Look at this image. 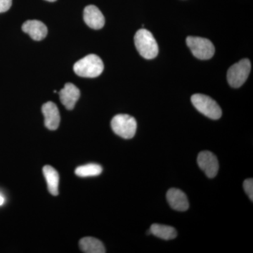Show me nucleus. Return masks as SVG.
<instances>
[{"instance_id": "1", "label": "nucleus", "mask_w": 253, "mask_h": 253, "mask_svg": "<svg viewBox=\"0 0 253 253\" xmlns=\"http://www.w3.org/2000/svg\"><path fill=\"white\" fill-rule=\"evenodd\" d=\"M104 65L96 54H89L79 60L73 66L74 72L83 78H96L103 73Z\"/></svg>"}, {"instance_id": "2", "label": "nucleus", "mask_w": 253, "mask_h": 253, "mask_svg": "<svg viewBox=\"0 0 253 253\" xmlns=\"http://www.w3.org/2000/svg\"><path fill=\"white\" fill-rule=\"evenodd\" d=\"M135 44L138 52L146 59H153L157 56L158 46L154 36L147 30H139L134 36Z\"/></svg>"}, {"instance_id": "3", "label": "nucleus", "mask_w": 253, "mask_h": 253, "mask_svg": "<svg viewBox=\"0 0 253 253\" xmlns=\"http://www.w3.org/2000/svg\"><path fill=\"white\" fill-rule=\"evenodd\" d=\"M111 128L115 134L129 139L135 135L137 123L135 118L127 114H118L111 121Z\"/></svg>"}, {"instance_id": "4", "label": "nucleus", "mask_w": 253, "mask_h": 253, "mask_svg": "<svg viewBox=\"0 0 253 253\" xmlns=\"http://www.w3.org/2000/svg\"><path fill=\"white\" fill-rule=\"evenodd\" d=\"M191 102L200 113L212 120L221 118L222 111L214 100L207 95L196 94L191 96Z\"/></svg>"}, {"instance_id": "5", "label": "nucleus", "mask_w": 253, "mask_h": 253, "mask_svg": "<svg viewBox=\"0 0 253 253\" xmlns=\"http://www.w3.org/2000/svg\"><path fill=\"white\" fill-rule=\"evenodd\" d=\"M186 44L197 59L208 60L214 56V46L212 42L206 38L189 36L186 38Z\"/></svg>"}, {"instance_id": "6", "label": "nucleus", "mask_w": 253, "mask_h": 253, "mask_svg": "<svg viewBox=\"0 0 253 253\" xmlns=\"http://www.w3.org/2000/svg\"><path fill=\"white\" fill-rule=\"evenodd\" d=\"M251 71V61L248 59L241 60L228 70V83L232 87H240L247 81Z\"/></svg>"}, {"instance_id": "7", "label": "nucleus", "mask_w": 253, "mask_h": 253, "mask_svg": "<svg viewBox=\"0 0 253 253\" xmlns=\"http://www.w3.org/2000/svg\"><path fill=\"white\" fill-rule=\"evenodd\" d=\"M199 168L209 178H214L219 170V162L215 155L211 151H205L200 153L197 158Z\"/></svg>"}, {"instance_id": "8", "label": "nucleus", "mask_w": 253, "mask_h": 253, "mask_svg": "<svg viewBox=\"0 0 253 253\" xmlns=\"http://www.w3.org/2000/svg\"><path fill=\"white\" fill-rule=\"evenodd\" d=\"M42 111L44 117V125L50 130L58 129L61 121L59 109L54 103L49 101L43 105Z\"/></svg>"}, {"instance_id": "9", "label": "nucleus", "mask_w": 253, "mask_h": 253, "mask_svg": "<svg viewBox=\"0 0 253 253\" xmlns=\"http://www.w3.org/2000/svg\"><path fill=\"white\" fill-rule=\"evenodd\" d=\"M61 104L68 110H73L81 96V91L72 83H66L59 91Z\"/></svg>"}, {"instance_id": "10", "label": "nucleus", "mask_w": 253, "mask_h": 253, "mask_svg": "<svg viewBox=\"0 0 253 253\" xmlns=\"http://www.w3.org/2000/svg\"><path fill=\"white\" fill-rule=\"evenodd\" d=\"M83 18L86 24L92 29L99 30L104 26V15L94 5H89L84 8Z\"/></svg>"}, {"instance_id": "11", "label": "nucleus", "mask_w": 253, "mask_h": 253, "mask_svg": "<svg viewBox=\"0 0 253 253\" xmlns=\"http://www.w3.org/2000/svg\"><path fill=\"white\" fill-rule=\"evenodd\" d=\"M166 197L168 204L172 209L180 212H184L189 209V200L186 195L180 189L172 188L168 190Z\"/></svg>"}, {"instance_id": "12", "label": "nucleus", "mask_w": 253, "mask_h": 253, "mask_svg": "<svg viewBox=\"0 0 253 253\" xmlns=\"http://www.w3.org/2000/svg\"><path fill=\"white\" fill-rule=\"evenodd\" d=\"M22 30L29 35L32 39L41 41L47 36L48 30L45 25L38 20H28L23 23Z\"/></svg>"}, {"instance_id": "13", "label": "nucleus", "mask_w": 253, "mask_h": 253, "mask_svg": "<svg viewBox=\"0 0 253 253\" xmlns=\"http://www.w3.org/2000/svg\"><path fill=\"white\" fill-rule=\"evenodd\" d=\"M43 174L47 183L48 190L53 196L59 195V175L57 171L50 166L43 168Z\"/></svg>"}, {"instance_id": "14", "label": "nucleus", "mask_w": 253, "mask_h": 253, "mask_svg": "<svg viewBox=\"0 0 253 253\" xmlns=\"http://www.w3.org/2000/svg\"><path fill=\"white\" fill-rule=\"evenodd\" d=\"M80 248L86 253H105L106 249L103 243L93 237H85L80 241Z\"/></svg>"}, {"instance_id": "15", "label": "nucleus", "mask_w": 253, "mask_h": 253, "mask_svg": "<svg viewBox=\"0 0 253 253\" xmlns=\"http://www.w3.org/2000/svg\"><path fill=\"white\" fill-rule=\"evenodd\" d=\"M150 233L156 237L166 241L175 239L177 236L176 229L172 226L159 224H152L150 228Z\"/></svg>"}, {"instance_id": "16", "label": "nucleus", "mask_w": 253, "mask_h": 253, "mask_svg": "<svg viewBox=\"0 0 253 253\" xmlns=\"http://www.w3.org/2000/svg\"><path fill=\"white\" fill-rule=\"evenodd\" d=\"M103 168L101 166L94 163L84 165L76 168L75 173L76 175L81 177H88V176H96L102 172Z\"/></svg>"}, {"instance_id": "17", "label": "nucleus", "mask_w": 253, "mask_h": 253, "mask_svg": "<svg viewBox=\"0 0 253 253\" xmlns=\"http://www.w3.org/2000/svg\"><path fill=\"white\" fill-rule=\"evenodd\" d=\"M244 189L246 191V194L249 196V199L251 201H253V179H247L244 181Z\"/></svg>"}, {"instance_id": "18", "label": "nucleus", "mask_w": 253, "mask_h": 253, "mask_svg": "<svg viewBox=\"0 0 253 253\" xmlns=\"http://www.w3.org/2000/svg\"><path fill=\"white\" fill-rule=\"evenodd\" d=\"M12 0H0V13L7 11L11 8Z\"/></svg>"}, {"instance_id": "19", "label": "nucleus", "mask_w": 253, "mask_h": 253, "mask_svg": "<svg viewBox=\"0 0 253 253\" xmlns=\"http://www.w3.org/2000/svg\"><path fill=\"white\" fill-rule=\"evenodd\" d=\"M4 202V198L2 197V196L0 195V206H1V205H3Z\"/></svg>"}, {"instance_id": "20", "label": "nucleus", "mask_w": 253, "mask_h": 253, "mask_svg": "<svg viewBox=\"0 0 253 253\" xmlns=\"http://www.w3.org/2000/svg\"><path fill=\"white\" fill-rule=\"evenodd\" d=\"M46 1H56V0H46Z\"/></svg>"}]
</instances>
